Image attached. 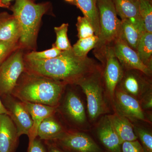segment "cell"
Masks as SVG:
<instances>
[{
  "instance_id": "4316f807",
  "label": "cell",
  "mask_w": 152,
  "mask_h": 152,
  "mask_svg": "<svg viewBox=\"0 0 152 152\" xmlns=\"http://www.w3.org/2000/svg\"><path fill=\"white\" fill-rule=\"evenodd\" d=\"M134 125V132L145 152H152L151 131L143 126Z\"/></svg>"
},
{
  "instance_id": "ffe728a7",
  "label": "cell",
  "mask_w": 152,
  "mask_h": 152,
  "mask_svg": "<svg viewBox=\"0 0 152 152\" xmlns=\"http://www.w3.org/2000/svg\"><path fill=\"white\" fill-rule=\"evenodd\" d=\"M66 131L53 115L46 118L39 126L37 137L41 140L54 141L58 138Z\"/></svg>"
},
{
  "instance_id": "9a60e30c",
  "label": "cell",
  "mask_w": 152,
  "mask_h": 152,
  "mask_svg": "<svg viewBox=\"0 0 152 152\" xmlns=\"http://www.w3.org/2000/svg\"><path fill=\"white\" fill-rule=\"evenodd\" d=\"M117 15L128 21L143 34L145 32L140 13L139 0H113Z\"/></svg>"
},
{
  "instance_id": "8fae6325",
  "label": "cell",
  "mask_w": 152,
  "mask_h": 152,
  "mask_svg": "<svg viewBox=\"0 0 152 152\" xmlns=\"http://www.w3.org/2000/svg\"><path fill=\"white\" fill-rule=\"evenodd\" d=\"M4 105L10 112V116L16 127L19 137L23 135L28 137L33 126V121L21 101L17 100L12 95L3 97Z\"/></svg>"
},
{
  "instance_id": "7402d4cb",
  "label": "cell",
  "mask_w": 152,
  "mask_h": 152,
  "mask_svg": "<svg viewBox=\"0 0 152 152\" xmlns=\"http://www.w3.org/2000/svg\"><path fill=\"white\" fill-rule=\"evenodd\" d=\"M121 20L118 38L136 51L139 42L144 33H142L128 21Z\"/></svg>"
},
{
  "instance_id": "6da1fadb",
  "label": "cell",
  "mask_w": 152,
  "mask_h": 152,
  "mask_svg": "<svg viewBox=\"0 0 152 152\" xmlns=\"http://www.w3.org/2000/svg\"><path fill=\"white\" fill-rule=\"evenodd\" d=\"M27 61L28 67L32 73L66 85H77L102 68L101 65L88 56H77L72 49L62 51L58 56L50 59Z\"/></svg>"
},
{
  "instance_id": "52a82bcc",
  "label": "cell",
  "mask_w": 152,
  "mask_h": 152,
  "mask_svg": "<svg viewBox=\"0 0 152 152\" xmlns=\"http://www.w3.org/2000/svg\"><path fill=\"white\" fill-rule=\"evenodd\" d=\"M115 112L129 119L132 122L143 121L151 123L140 102L124 91L119 85L117 86L112 105Z\"/></svg>"
},
{
  "instance_id": "ba28073f",
  "label": "cell",
  "mask_w": 152,
  "mask_h": 152,
  "mask_svg": "<svg viewBox=\"0 0 152 152\" xmlns=\"http://www.w3.org/2000/svg\"><path fill=\"white\" fill-rule=\"evenodd\" d=\"M24 69L23 55L20 52L12 55L0 66V96L12 94L18 79Z\"/></svg>"
},
{
  "instance_id": "277c9868",
  "label": "cell",
  "mask_w": 152,
  "mask_h": 152,
  "mask_svg": "<svg viewBox=\"0 0 152 152\" xmlns=\"http://www.w3.org/2000/svg\"><path fill=\"white\" fill-rule=\"evenodd\" d=\"M99 21V34L94 53L97 56L106 47L118 38L121 20L117 16L113 0H97Z\"/></svg>"
},
{
  "instance_id": "8992f818",
  "label": "cell",
  "mask_w": 152,
  "mask_h": 152,
  "mask_svg": "<svg viewBox=\"0 0 152 152\" xmlns=\"http://www.w3.org/2000/svg\"><path fill=\"white\" fill-rule=\"evenodd\" d=\"M96 58L102 64L103 85L107 99L112 106L115 91L122 79L124 70L115 55L113 45L106 47Z\"/></svg>"
},
{
  "instance_id": "e0dca14e",
  "label": "cell",
  "mask_w": 152,
  "mask_h": 152,
  "mask_svg": "<svg viewBox=\"0 0 152 152\" xmlns=\"http://www.w3.org/2000/svg\"><path fill=\"white\" fill-rule=\"evenodd\" d=\"M64 110L70 119L76 124L81 126L86 125L87 118L83 102L78 95L73 91L67 93Z\"/></svg>"
},
{
  "instance_id": "d4e9b609",
  "label": "cell",
  "mask_w": 152,
  "mask_h": 152,
  "mask_svg": "<svg viewBox=\"0 0 152 152\" xmlns=\"http://www.w3.org/2000/svg\"><path fill=\"white\" fill-rule=\"evenodd\" d=\"M68 27L69 24L63 23L60 26L54 28L56 34V40L53 47L60 50H69L72 48L68 38Z\"/></svg>"
},
{
  "instance_id": "4dcf8cb0",
  "label": "cell",
  "mask_w": 152,
  "mask_h": 152,
  "mask_svg": "<svg viewBox=\"0 0 152 152\" xmlns=\"http://www.w3.org/2000/svg\"><path fill=\"white\" fill-rule=\"evenodd\" d=\"M16 43L0 41V64L5 59L14 48Z\"/></svg>"
},
{
  "instance_id": "30bf717a",
  "label": "cell",
  "mask_w": 152,
  "mask_h": 152,
  "mask_svg": "<svg viewBox=\"0 0 152 152\" xmlns=\"http://www.w3.org/2000/svg\"><path fill=\"white\" fill-rule=\"evenodd\" d=\"M119 85L126 93L139 102L152 90L151 77L137 70L124 71V75Z\"/></svg>"
},
{
  "instance_id": "5bb4252c",
  "label": "cell",
  "mask_w": 152,
  "mask_h": 152,
  "mask_svg": "<svg viewBox=\"0 0 152 152\" xmlns=\"http://www.w3.org/2000/svg\"><path fill=\"white\" fill-rule=\"evenodd\" d=\"M19 138L16 127L10 116L0 115V152H15Z\"/></svg>"
},
{
  "instance_id": "1f68e13d",
  "label": "cell",
  "mask_w": 152,
  "mask_h": 152,
  "mask_svg": "<svg viewBox=\"0 0 152 152\" xmlns=\"http://www.w3.org/2000/svg\"><path fill=\"white\" fill-rule=\"evenodd\" d=\"M28 152H48L47 148L42 142L40 139L36 138L29 144Z\"/></svg>"
},
{
  "instance_id": "44dd1931",
  "label": "cell",
  "mask_w": 152,
  "mask_h": 152,
  "mask_svg": "<svg viewBox=\"0 0 152 152\" xmlns=\"http://www.w3.org/2000/svg\"><path fill=\"white\" fill-rule=\"evenodd\" d=\"M74 4L82 11L86 17L91 24L95 35L99 36V21L97 0H75Z\"/></svg>"
},
{
  "instance_id": "cb8c5ba5",
  "label": "cell",
  "mask_w": 152,
  "mask_h": 152,
  "mask_svg": "<svg viewBox=\"0 0 152 152\" xmlns=\"http://www.w3.org/2000/svg\"><path fill=\"white\" fill-rule=\"evenodd\" d=\"M98 40L99 37L95 35L89 37L79 39L72 47L73 52L77 56L81 58L88 56V53L94 48Z\"/></svg>"
},
{
  "instance_id": "f546056e",
  "label": "cell",
  "mask_w": 152,
  "mask_h": 152,
  "mask_svg": "<svg viewBox=\"0 0 152 152\" xmlns=\"http://www.w3.org/2000/svg\"><path fill=\"white\" fill-rule=\"evenodd\" d=\"M122 152H145L141 144L138 140L125 141L121 144Z\"/></svg>"
},
{
  "instance_id": "3957f363",
  "label": "cell",
  "mask_w": 152,
  "mask_h": 152,
  "mask_svg": "<svg viewBox=\"0 0 152 152\" xmlns=\"http://www.w3.org/2000/svg\"><path fill=\"white\" fill-rule=\"evenodd\" d=\"M48 2L37 4L31 0H16L10 9L16 18L20 28V40L24 46L34 45L43 15L50 9Z\"/></svg>"
},
{
  "instance_id": "484cf974",
  "label": "cell",
  "mask_w": 152,
  "mask_h": 152,
  "mask_svg": "<svg viewBox=\"0 0 152 152\" xmlns=\"http://www.w3.org/2000/svg\"><path fill=\"white\" fill-rule=\"evenodd\" d=\"M140 13L146 32L152 33V0H139Z\"/></svg>"
},
{
  "instance_id": "836d02e7",
  "label": "cell",
  "mask_w": 152,
  "mask_h": 152,
  "mask_svg": "<svg viewBox=\"0 0 152 152\" xmlns=\"http://www.w3.org/2000/svg\"><path fill=\"white\" fill-rule=\"evenodd\" d=\"M48 152H69L59 146L53 141H45Z\"/></svg>"
},
{
  "instance_id": "d6986e66",
  "label": "cell",
  "mask_w": 152,
  "mask_h": 152,
  "mask_svg": "<svg viewBox=\"0 0 152 152\" xmlns=\"http://www.w3.org/2000/svg\"><path fill=\"white\" fill-rule=\"evenodd\" d=\"M108 116L121 144L125 141L137 140L134 132V125L129 119L116 112Z\"/></svg>"
},
{
  "instance_id": "e575fe53",
  "label": "cell",
  "mask_w": 152,
  "mask_h": 152,
  "mask_svg": "<svg viewBox=\"0 0 152 152\" xmlns=\"http://www.w3.org/2000/svg\"><path fill=\"white\" fill-rule=\"evenodd\" d=\"M13 0H0V7L9 9L11 7V2Z\"/></svg>"
},
{
  "instance_id": "f1b7e54d",
  "label": "cell",
  "mask_w": 152,
  "mask_h": 152,
  "mask_svg": "<svg viewBox=\"0 0 152 152\" xmlns=\"http://www.w3.org/2000/svg\"><path fill=\"white\" fill-rule=\"evenodd\" d=\"M60 50L53 47L51 49L42 52H32L27 55V61H42L56 58L61 53Z\"/></svg>"
},
{
  "instance_id": "d590c367",
  "label": "cell",
  "mask_w": 152,
  "mask_h": 152,
  "mask_svg": "<svg viewBox=\"0 0 152 152\" xmlns=\"http://www.w3.org/2000/svg\"><path fill=\"white\" fill-rule=\"evenodd\" d=\"M2 114H7L10 115V112L6 108L0 99V115H2Z\"/></svg>"
},
{
  "instance_id": "2e32d148",
  "label": "cell",
  "mask_w": 152,
  "mask_h": 152,
  "mask_svg": "<svg viewBox=\"0 0 152 152\" xmlns=\"http://www.w3.org/2000/svg\"><path fill=\"white\" fill-rule=\"evenodd\" d=\"M22 102L30 114L33 121V126L28 136L29 144L37 137V132L38 127L42 122L46 118L53 115L56 113L58 107H52L25 101Z\"/></svg>"
},
{
  "instance_id": "603a6c76",
  "label": "cell",
  "mask_w": 152,
  "mask_h": 152,
  "mask_svg": "<svg viewBox=\"0 0 152 152\" xmlns=\"http://www.w3.org/2000/svg\"><path fill=\"white\" fill-rule=\"evenodd\" d=\"M136 52L143 64L152 70V33H144L139 42Z\"/></svg>"
},
{
  "instance_id": "83f0119b",
  "label": "cell",
  "mask_w": 152,
  "mask_h": 152,
  "mask_svg": "<svg viewBox=\"0 0 152 152\" xmlns=\"http://www.w3.org/2000/svg\"><path fill=\"white\" fill-rule=\"evenodd\" d=\"M79 39L89 37L94 35V30L91 24L86 17L79 16L77 24Z\"/></svg>"
},
{
  "instance_id": "8d00e7d4",
  "label": "cell",
  "mask_w": 152,
  "mask_h": 152,
  "mask_svg": "<svg viewBox=\"0 0 152 152\" xmlns=\"http://www.w3.org/2000/svg\"><path fill=\"white\" fill-rule=\"evenodd\" d=\"M66 1L68 2L73 3V4L75 0H65Z\"/></svg>"
},
{
  "instance_id": "74e56055",
  "label": "cell",
  "mask_w": 152,
  "mask_h": 152,
  "mask_svg": "<svg viewBox=\"0 0 152 152\" xmlns=\"http://www.w3.org/2000/svg\"><path fill=\"white\" fill-rule=\"evenodd\" d=\"M31 1H32L34 2V1H36V0H31Z\"/></svg>"
},
{
  "instance_id": "9c48e42d",
  "label": "cell",
  "mask_w": 152,
  "mask_h": 152,
  "mask_svg": "<svg viewBox=\"0 0 152 152\" xmlns=\"http://www.w3.org/2000/svg\"><path fill=\"white\" fill-rule=\"evenodd\" d=\"M53 141L69 152H106L92 137L83 132L66 131Z\"/></svg>"
},
{
  "instance_id": "4fadbf2b",
  "label": "cell",
  "mask_w": 152,
  "mask_h": 152,
  "mask_svg": "<svg viewBox=\"0 0 152 152\" xmlns=\"http://www.w3.org/2000/svg\"><path fill=\"white\" fill-rule=\"evenodd\" d=\"M96 136L98 143L106 152H122L121 144L108 115L102 117L98 123Z\"/></svg>"
},
{
  "instance_id": "7c38bea8",
  "label": "cell",
  "mask_w": 152,
  "mask_h": 152,
  "mask_svg": "<svg viewBox=\"0 0 152 152\" xmlns=\"http://www.w3.org/2000/svg\"><path fill=\"white\" fill-rule=\"evenodd\" d=\"M113 46L115 55L124 71L137 70L152 77V70L143 64L137 52L124 42L118 38L113 44Z\"/></svg>"
},
{
  "instance_id": "5b68a950",
  "label": "cell",
  "mask_w": 152,
  "mask_h": 152,
  "mask_svg": "<svg viewBox=\"0 0 152 152\" xmlns=\"http://www.w3.org/2000/svg\"><path fill=\"white\" fill-rule=\"evenodd\" d=\"M102 68L77 83L86 97L88 117L92 122L109 113V108L102 80Z\"/></svg>"
},
{
  "instance_id": "d6a6232c",
  "label": "cell",
  "mask_w": 152,
  "mask_h": 152,
  "mask_svg": "<svg viewBox=\"0 0 152 152\" xmlns=\"http://www.w3.org/2000/svg\"><path fill=\"white\" fill-rule=\"evenodd\" d=\"M142 109L144 111L151 110L152 108V90L148 92L140 101Z\"/></svg>"
},
{
  "instance_id": "ac0fdd59",
  "label": "cell",
  "mask_w": 152,
  "mask_h": 152,
  "mask_svg": "<svg viewBox=\"0 0 152 152\" xmlns=\"http://www.w3.org/2000/svg\"><path fill=\"white\" fill-rule=\"evenodd\" d=\"M21 35L18 22L13 15L0 13V41L17 43Z\"/></svg>"
},
{
  "instance_id": "7a4b0ae2",
  "label": "cell",
  "mask_w": 152,
  "mask_h": 152,
  "mask_svg": "<svg viewBox=\"0 0 152 152\" xmlns=\"http://www.w3.org/2000/svg\"><path fill=\"white\" fill-rule=\"evenodd\" d=\"M66 85L59 81L36 75L15 88L12 95L22 102L58 107Z\"/></svg>"
}]
</instances>
